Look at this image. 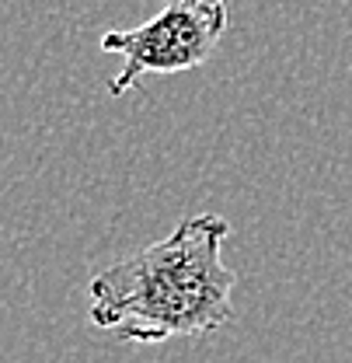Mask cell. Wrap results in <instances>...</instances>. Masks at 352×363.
<instances>
[{
	"label": "cell",
	"instance_id": "1",
	"mask_svg": "<svg viewBox=\"0 0 352 363\" xmlns=\"http://www.w3.org/2000/svg\"><path fill=\"white\" fill-rule=\"evenodd\" d=\"M227 238L223 217L195 213L168 238L101 269L88 286L91 325L147 346L227 328L237 286L234 269L223 266Z\"/></svg>",
	"mask_w": 352,
	"mask_h": 363
},
{
	"label": "cell",
	"instance_id": "2",
	"mask_svg": "<svg viewBox=\"0 0 352 363\" xmlns=\"http://www.w3.org/2000/svg\"><path fill=\"white\" fill-rule=\"evenodd\" d=\"M227 0H164V7L136 25L101 35L108 56H123L119 74L108 81V94L119 98L147 74H181L203 67L227 35Z\"/></svg>",
	"mask_w": 352,
	"mask_h": 363
}]
</instances>
